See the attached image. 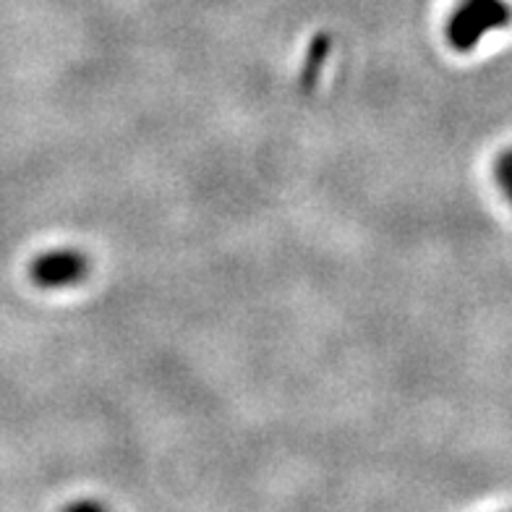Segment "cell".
Instances as JSON below:
<instances>
[{"instance_id":"cell-1","label":"cell","mask_w":512,"mask_h":512,"mask_svg":"<svg viewBox=\"0 0 512 512\" xmlns=\"http://www.w3.org/2000/svg\"><path fill=\"white\" fill-rule=\"evenodd\" d=\"M512 24V8L505 0H463L447 19V45L458 53H468L486 32Z\"/></svg>"},{"instance_id":"cell-2","label":"cell","mask_w":512,"mask_h":512,"mask_svg":"<svg viewBox=\"0 0 512 512\" xmlns=\"http://www.w3.org/2000/svg\"><path fill=\"white\" fill-rule=\"evenodd\" d=\"M89 256L76 249H55L45 251L29 264V277L37 288H71V285L84 283L89 277Z\"/></svg>"},{"instance_id":"cell-3","label":"cell","mask_w":512,"mask_h":512,"mask_svg":"<svg viewBox=\"0 0 512 512\" xmlns=\"http://www.w3.org/2000/svg\"><path fill=\"white\" fill-rule=\"evenodd\" d=\"M332 40L327 34H319L317 40L311 42L309 53H306V66H304V87H311L319 76V68L324 66L327 55H330Z\"/></svg>"},{"instance_id":"cell-4","label":"cell","mask_w":512,"mask_h":512,"mask_svg":"<svg viewBox=\"0 0 512 512\" xmlns=\"http://www.w3.org/2000/svg\"><path fill=\"white\" fill-rule=\"evenodd\" d=\"M494 176L497 183L502 186V191L507 194V199L512 202V149H507L505 155L497 160V168H494Z\"/></svg>"}]
</instances>
